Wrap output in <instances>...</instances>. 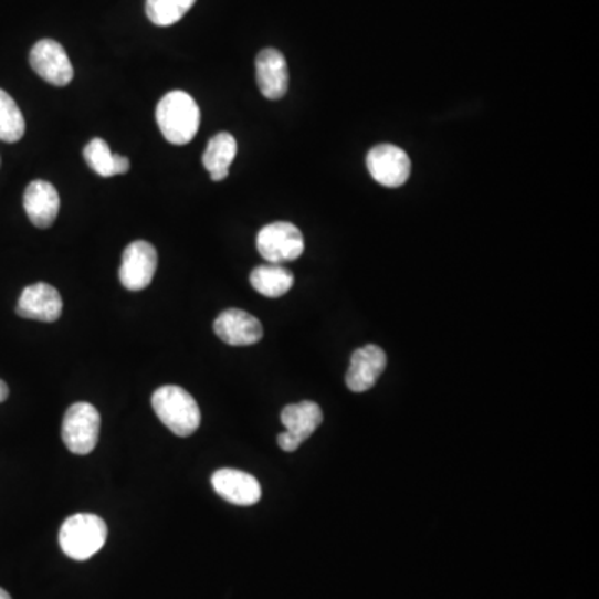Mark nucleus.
<instances>
[{
    "label": "nucleus",
    "instance_id": "obj_17",
    "mask_svg": "<svg viewBox=\"0 0 599 599\" xmlns=\"http://www.w3.org/2000/svg\"><path fill=\"white\" fill-rule=\"evenodd\" d=\"M84 159L97 176L105 177V179L107 177L124 176L130 169V160L127 157L112 153L104 138H92L85 145Z\"/></svg>",
    "mask_w": 599,
    "mask_h": 599
},
{
    "label": "nucleus",
    "instance_id": "obj_1",
    "mask_svg": "<svg viewBox=\"0 0 599 599\" xmlns=\"http://www.w3.org/2000/svg\"><path fill=\"white\" fill-rule=\"evenodd\" d=\"M156 118L167 141L172 145H187L199 132L200 107L192 95L183 91H172L160 98Z\"/></svg>",
    "mask_w": 599,
    "mask_h": 599
},
{
    "label": "nucleus",
    "instance_id": "obj_7",
    "mask_svg": "<svg viewBox=\"0 0 599 599\" xmlns=\"http://www.w3.org/2000/svg\"><path fill=\"white\" fill-rule=\"evenodd\" d=\"M367 167L375 182L388 189H398L410 179V157L397 145H375L368 153Z\"/></svg>",
    "mask_w": 599,
    "mask_h": 599
},
{
    "label": "nucleus",
    "instance_id": "obj_4",
    "mask_svg": "<svg viewBox=\"0 0 599 599\" xmlns=\"http://www.w3.org/2000/svg\"><path fill=\"white\" fill-rule=\"evenodd\" d=\"M101 433V413L94 404L78 401L65 411L62 421V440L74 455L94 452Z\"/></svg>",
    "mask_w": 599,
    "mask_h": 599
},
{
    "label": "nucleus",
    "instance_id": "obj_11",
    "mask_svg": "<svg viewBox=\"0 0 599 599\" xmlns=\"http://www.w3.org/2000/svg\"><path fill=\"white\" fill-rule=\"evenodd\" d=\"M217 337L232 347H249L263 338V327L259 318L239 308L222 312L213 324Z\"/></svg>",
    "mask_w": 599,
    "mask_h": 599
},
{
    "label": "nucleus",
    "instance_id": "obj_12",
    "mask_svg": "<svg viewBox=\"0 0 599 599\" xmlns=\"http://www.w3.org/2000/svg\"><path fill=\"white\" fill-rule=\"evenodd\" d=\"M385 368H387L385 351L377 345H365L351 355L350 367H348L347 377H345L347 387L354 393L371 390Z\"/></svg>",
    "mask_w": 599,
    "mask_h": 599
},
{
    "label": "nucleus",
    "instance_id": "obj_19",
    "mask_svg": "<svg viewBox=\"0 0 599 599\" xmlns=\"http://www.w3.org/2000/svg\"><path fill=\"white\" fill-rule=\"evenodd\" d=\"M25 134V118L14 98L0 88V140L15 144Z\"/></svg>",
    "mask_w": 599,
    "mask_h": 599
},
{
    "label": "nucleus",
    "instance_id": "obj_16",
    "mask_svg": "<svg viewBox=\"0 0 599 599\" xmlns=\"http://www.w3.org/2000/svg\"><path fill=\"white\" fill-rule=\"evenodd\" d=\"M237 157V140L229 132L213 135L207 144L202 164L213 182H222L229 177L230 166Z\"/></svg>",
    "mask_w": 599,
    "mask_h": 599
},
{
    "label": "nucleus",
    "instance_id": "obj_14",
    "mask_svg": "<svg viewBox=\"0 0 599 599\" xmlns=\"http://www.w3.org/2000/svg\"><path fill=\"white\" fill-rule=\"evenodd\" d=\"M256 84L263 97L279 101L288 91V65L282 52L263 49L255 61Z\"/></svg>",
    "mask_w": 599,
    "mask_h": 599
},
{
    "label": "nucleus",
    "instance_id": "obj_10",
    "mask_svg": "<svg viewBox=\"0 0 599 599\" xmlns=\"http://www.w3.org/2000/svg\"><path fill=\"white\" fill-rule=\"evenodd\" d=\"M62 296L57 288L49 283L39 282L34 285L25 286L18 302L19 317L28 320L45 322L52 324L57 322L62 315Z\"/></svg>",
    "mask_w": 599,
    "mask_h": 599
},
{
    "label": "nucleus",
    "instance_id": "obj_15",
    "mask_svg": "<svg viewBox=\"0 0 599 599\" xmlns=\"http://www.w3.org/2000/svg\"><path fill=\"white\" fill-rule=\"evenodd\" d=\"M24 209L38 229H49L57 220L61 197L57 189L45 180H34L24 192Z\"/></svg>",
    "mask_w": 599,
    "mask_h": 599
},
{
    "label": "nucleus",
    "instance_id": "obj_5",
    "mask_svg": "<svg viewBox=\"0 0 599 599\" xmlns=\"http://www.w3.org/2000/svg\"><path fill=\"white\" fill-rule=\"evenodd\" d=\"M256 250L269 263L293 262L304 253V233L290 222L269 223L256 235Z\"/></svg>",
    "mask_w": 599,
    "mask_h": 599
},
{
    "label": "nucleus",
    "instance_id": "obj_2",
    "mask_svg": "<svg viewBox=\"0 0 599 599\" xmlns=\"http://www.w3.org/2000/svg\"><path fill=\"white\" fill-rule=\"evenodd\" d=\"M153 407L159 420L177 437H190L199 430L202 421L199 404L182 387H160L153 395Z\"/></svg>",
    "mask_w": 599,
    "mask_h": 599
},
{
    "label": "nucleus",
    "instance_id": "obj_21",
    "mask_svg": "<svg viewBox=\"0 0 599 599\" xmlns=\"http://www.w3.org/2000/svg\"><path fill=\"white\" fill-rule=\"evenodd\" d=\"M8 397H9L8 383H6L4 380H0V403H2V401L8 400Z\"/></svg>",
    "mask_w": 599,
    "mask_h": 599
},
{
    "label": "nucleus",
    "instance_id": "obj_9",
    "mask_svg": "<svg viewBox=\"0 0 599 599\" xmlns=\"http://www.w3.org/2000/svg\"><path fill=\"white\" fill-rule=\"evenodd\" d=\"M29 62L39 77L55 87H65L74 78V67H72L67 52L62 48V44L52 41V39L39 41L32 48Z\"/></svg>",
    "mask_w": 599,
    "mask_h": 599
},
{
    "label": "nucleus",
    "instance_id": "obj_3",
    "mask_svg": "<svg viewBox=\"0 0 599 599\" xmlns=\"http://www.w3.org/2000/svg\"><path fill=\"white\" fill-rule=\"evenodd\" d=\"M107 535V525L101 516L78 513L65 519L59 533V543L69 558L85 561L104 548Z\"/></svg>",
    "mask_w": 599,
    "mask_h": 599
},
{
    "label": "nucleus",
    "instance_id": "obj_20",
    "mask_svg": "<svg viewBox=\"0 0 599 599\" xmlns=\"http://www.w3.org/2000/svg\"><path fill=\"white\" fill-rule=\"evenodd\" d=\"M197 0H147L145 14L159 28H169L186 18Z\"/></svg>",
    "mask_w": 599,
    "mask_h": 599
},
{
    "label": "nucleus",
    "instance_id": "obj_6",
    "mask_svg": "<svg viewBox=\"0 0 599 599\" xmlns=\"http://www.w3.org/2000/svg\"><path fill=\"white\" fill-rule=\"evenodd\" d=\"M280 418L285 431L276 438L279 446L283 452L292 453L296 452L300 444H304L317 431L324 421V411L314 401H300V403L283 408Z\"/></svg>",
    "mask_w": 599,
    "mask_h": 599
},
{
    "label": "nucleus",
    "instance_id": "obj_8",
    "mask_svg": "<svg viewBox=\"0 0 599 599\" xmlns=\"http://www.w3.org/2000/svg\"><path fill=\"white\" fill-rule=\"evenodd\" d=\"M156 246L145 240H135L122 253V265L118 276L120 283L130 292H140L153 283L157 272Z\"/></svg>",
    "mask_w": 599,
    "mask_h": 599
},
{
    "label": "nucleus",
    "instance_id": "obj_18",
    "mask_svg": "<svg viewBox=\"0 0 599 599\" xmlns=\"http://www.w3.org/2000/svg\"><path fill=\"white\" fill-rule=\"evenodd\" d=\"M295 282V276L283 265L276 263H266V265L256 266L250 273V283L260 295L269 298H279L290 292Z\"/></svg>",
    "mask_w": 599,
    "mask_h": 599
},
{
    "label": "nucleus",
    "instance_id": "obj_13",
    "mask_svg": "<svg viewBox=\"0 0 599 599\" xmlns=\"http://www.w3.org/2000/svg\"><path fill=\"white\" fill-rule=\"evenodd\" d=\"M212 486L220 498L233 505L252 506L262 498L259 480L240 470H217L212 475Z\"/></svg>",
    "mask_w": 599,
    "mask_h": 599
},
{
    "label": "nucleus",
    "instance_id": "obj_22",
    "mask_svg": "<svg viewBox=\"0 0 599 599\" xmlns=\"http://www.w3.org/2000/svg\"><path fill=\"white\" fill-rule=\"evenodd\" d=\"M0 599H12V598H11V595H9V592L6 591V589L0 588Z\"/></svg>",
    "mask_w": 599,
    "mask_h": 599
}]
</instances>
